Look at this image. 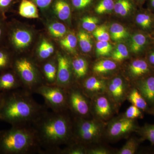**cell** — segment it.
I'll return each instance as SVG.
<instances>
[{
	"label": "cell",
	"instance_id": "44dd1931",
	"mask_svg": "<svg viewBox=\"0 0 154 154\" xmlns=\"http://www.w3.org/2000/svg\"><path fill=\"white\" fill-rule=\"evenodd\" d=\"M117 67L116 63L113 61L104 60L99 61L94 65L93 71L99 75L106 74L114 70Z\"/></svg>",
	"mask_w": 154,
	"mask_h": 154
},
{
	"label": "cell",
	"instance_id": "d590c367",
	"mask_svg": "<svg viewBox=\"0 0 154 154\" xmlns=\"http://www.w3.org/2000/svg\"><path fill=\"white\" fill-rule=\"evenodd\" d=\"M114 5L113 0H102L96 6L95 11L98 14H105L113 10Z\"/></svg>",
	"mask_w": 154,
	"mask_h": 154
},
{
	"label": "cell",
	"instance_id": "836d02e7",
	"mask_svg": "<svg viewBox=\"0 0 154 154\" xmlns=\"http://www.w3.org/2000/svg\"><path fill=\"white\" fill-rule=\"evenodd\" d=\"M128 56L127 48L124 44H119L117 48L112 53V58L118 62L122 61L126 59Z\"/></svg>",
	"mask_w": 154,
	"mask_h": 154
},
{
	"label": "cell",
	"instance_id": "74e56055",
	"mask_svg": "<svg viewBox=\"0 0 154 154\" xmlns=\"http://www.w3.org/2000/svg\"><path fill=\"white\" fill-rule=\"evenodd\" d=\"M99 20L96 17H84L82 20L83 28L87 31H94L97 28Z\"/></svg>",
	"mask_w": 154,
	"mask_h": 154
},
{
	"label": "cell",
	"instance_id": "f546056e",
	"mask_svg": "<svg viewBox=\"0 0 154 154\" xmlns=\"http://www.w3.org/2000/svg\"><path fill=\"white\" fill-rule=\"evenodd\" d=\"M139 145V141L137 139L134 138H131L126 142L125 144L119 151L117 154H134L137 150Z\"/></svg>",
	"mask_w": 154,
	"mask_h": 154
},
{
	"label": "cell",
	"instance_id": "9a60e30c",
	"mask_svg": "<svg viewBox=\"0 0 154 154\" xmlns=\"http://www.w3.org/2000/svg\"><path fill=\"white\" fill-rule=\"evenodd\" d=\"M136 88L139 91L149 106H154V75H151L137 80Z\"/></svg>",
	"mask_w": 154,
	"mask_h": 154
},
{
	"label": "cell",
	"instance_id": "30bf717a",
	"mask_svg": "<svg viewBox=\"0 0 154 154\" xmlns=\"http://www.w3.org/2000/svg\"><path fill=\"white\" fill-rule=\"evenodd\" d=\"M128 91V87L120 77L113 78L107 83L106 93L116 107L120 106L124 102L127 97Z\"/></svg>",
	"mask_w": 154,
	"mask_h": 154
},
{
	"label": "cell",
	"instance_id": "60d3db41",
	"mask_svg": "<svg viewBox=\"0 0 154 154\" xmlns=\"http://www.w3.org/2000/svg\"><path fill=\"white\" fill-rule=\"evenodd\" d=\"M110 152L103 147L89 148L87 147V154H108Z\"/></svg>",
	"mask_w": 154,
	"mask_h": 154
},
{
	"label": "cell",
	"instance_id": "b9f144b4",
	"mask_svg": "<svg viewBox=\"0 0 154 154\" xmlns=\"http://www.w3.org/2000/svg\"><path fill=\"white\" fill-rule=\"evenodd\" d=\"M93 0H72L73 5L76 8H84L89 5Z\"/></svg>",
	"mask_w": 154,
	"mask_h": 154
},
{
	"label": "cell",
	"instance_id": "f907efd6",
	"mask_svg": "<svg viewBox=\"0 0 154 154\" xmlns=\"http://www.w3.org/2000/svg\"><path fill=\"white\" fill-rule=\"evenodd\" d=\"M152 41H153V42L154 43V36L153 37V38H152Z\"/></svg>",
	"mask_w": 154,
	"mask_h": 154
},
{
	"label": "cell",
	"instance_id": "52a82bcc",
	"mask_svg": "<svg viewBox=\"0 0 154 154\" xmlns=\"http://www.w3.org/2000/svg\"><path fill=\"white\" fill-rule=\"evenodd\" d=\"M68 110L74 118H89L91 113V102L78 84H74L66 89Z\"/></svg>",
	"mask_w": 154,
	"mask_h": 154
},
{
	"label": "cell",
	"instance_id": "8992f818",
	"mask_svg": "<svg viewBox=\"0 0 154 154\" xmlns=\"http://www.w3.org/2000/svg\"><path fill=\"white\" fill-rule=\"evenodd\" d=\"M34 94L43 97L45 106L55 112L68 110L66 89L56 85L43 84L35 90Z\"/></svg>",
	"mask_w": 154,
	"mask_h": 154
},
{
	"label": "cell",
	"instance_id": "484cf974",
	"mask_svg": "<svg viewBox=\"0 0 154 154\" xmlns=\"http://www.w3.org/2000/svg\"><path fill=\"white\" fill-rule=\"evenodd\" d=\"M39 59L45 60L49 58L54 52V48L52 44L45 39H43L38 51Z\"/></svg>",
	"mask_w": 154,
	"mask_h": 154
},
{
	"label": "cell",
	"instance_id": "277c9868",
	"mask_svg": "<svg viewBox=\"0 0 154 154\" xmlns=\"http://www.w3.org/2000/svg\"><path fill=\"white\" fill-rule=\"evenodd\" d=\"M103 127L102 122L94 119L74 118L72 143L88 147L90 144L99 140L103 131Z\"/></svg>",
	"mask_w": 154,
	"mask_h": 154
},
{
	"label": "cell",
	"instance_id": "d6a6232c",
	"mask_svg": "<svg viewBox=\"0 0 154 154\" xmlns=\"http://www.w3.org/2000/svg\"><path fill=\"white\" fill-rule=\"evenodd\" d=\"M60 43L67 50L73 52L77 46V37L73 33H70L60 40Z\"/></svg>",
	"mask_w": 154,
	"mask_h": 154
},
{
	"label": "cell",
	"instance_id": "3957f363",
	"mask_svg": "<svg viewBox=\"0 0 154 154\" xmlns=\"http://www.w3.org/2000/svg\"><path fill=\"white\" fill-rule=\"evenodd\" d=\"M38 153L41 149L31 125L12 126L0 131V154Z\"/></svg>",
	"mask_w": 154,
	"mask_h": 154
},
{
	"label": "cell",
	"instance_id": "7bdbcfd3",
	"mask_svg": "<svg viewBox=\"0 0 154 154\" xmlns=\"http://www.w3.org/2000/svg\"><path fill=\"white\" fill-rule=\"evenodd\" d=\"M14 0H0V13H4L9 8Z\"/></svg>",
	"mask_w": 154,
	"mask_h": 154
},
{
	"label": "cell",
	"instance_id": "681fc988",
	"mask_svg": "<svg viewBox=\"0 0 154 154\" xmlns=\"http://www.w3.org/2000/svg\"><path fill=\"white\" fill-rule=\"evenodd\" d=\"M3 93H0V104H1V101H2V98Z\"/></svg>",
	"mask_w": 154,
	"mask_h": 154
},
{
	"label": "cell",
	"instance_id": "4fadbf2b",
	"mask_svg": "<svg viewBox=\"0 0 154 154\" xmlns=\"http://www.w3.org/2000/svg\"><path fill=\"white\" fill-rule=\"evenodd\" d=\"M10 32L9 42L17 50L28 47L32 41V34L28 30L15 28Z\"/></svg>",
	"mask_w": 154,
	"mask_h": 154
},
{
	"label": "cell",
	"instance_id": "4dcf8cb0",
	"mask_svg": "<svg viewBox=\"0 0 154 154\" xmlns=\"http://www.w3.org/2000/svg\"><path fill=\"white\" fill-rule=\"evenodd\" d=\"M132 8V5L128 0H118L114 5V10L116 14L122 17L126 16Z\"/></svg>",
	"mask_w": 154,
	"mask_h": 154
},
{
	"label": "cell",
	"instance_id": "ab89813d",
	"mask_svg": "<svg viewBox=\"0 0 154 154\" xmlns=\"http://www.w3.org/2000/svg\"><path fill=\"white\" fill-rule=\"evenodd\" d=\"M93 34L99 41H108L110 39V35L105 26H99L96 28L94 30Z\"/></svg>",
	"mask_w": 154,
	"mask_h": 154
},
{
	"label": "cell",
	"instance_id": "7dc6e473",
	"mask_svg": "<svg viewBox=\"0 0 154 154\" xmlns=\"http://www.w3.org/2000/svg\"><path fill=\"white\" fill-rule=\"evenodd\" d=\"M148 112L149 113H151L152 115L154 116V106L151 107L150 108H149Z\"/></svg>",
	"mask_w": 154,
	"mask_h": 154
},
{
	"label": "cell",
	"instance_id": "d4e9b609",
	"mask_svg": "<svg viewBox=\"0 0 154 154\" xmlns=\"http://www.w3.org/2000/svg\"><path fill=\"white\" fill-rule=\"evenodd\" d=\"M87 147L81 144L72 143L66 147L61 148L57 154H87Z\"/></svg>",
	"mask_w": 154,
	"mask_h": 154
},
{
	"label": "cell",
	"instance_id": "ee69618b",
	"mask_svg": "<svg viewBox=\"0 0 154 154\" xmlns=\"http://www.w3.org/2000/svg\"><path fill=\"white\" fill-rule=\"evenodd\" d=\"M36 5L41 8H45L50 5L52 0H34Z\"/></svg>",
	"mask_w": 154,
	"mask_h": 154
},
{
	"label": "cell",
	"instance_id": "c3c4849f",
	"mask_svg": "<svg viewBox=\"0 0 154 154\" xmlns=\"http://www.w3.org/2000/svg\"><path fill=\"white\" fill-rule=\"evenodd\" d=\"M151 1V5L152 7L154 8V0H150Z\"/></svg>",
	"mask_w": 154,
	"mask_h": 154
},
{
	"label": "cell",
	"instance_id": "7402d4cb",
	"mask_svg": "<svg viewBox=\"0 0 154 154\" xmlns=\"http://www.w3.org/2000/svg\"><path fill=\"white\" fill-rule=\"evenodd\" d=\"M147 37L143 33H138L133 36L131 48L133 52L138 54L141 52L147 44Z\"/></svg>",
	"mask_w": 154,
	"mask_h": 154
},
{
	"label": "cell",
	"instance_id": "7c38bea8",
	"mask_svg": "<svg viewBox=\"0 0 154 154\" xmlns=\"http://www.w3.org/2000/svg\"><path fill=\"white\" fill-rule=\"evenodd\" d=\"M79 85L84 94L92 99L94 96L106 93L107 83L104 80L91 76L84 80Z\"/></svg>",
	"mask_w": 154,
	"mask_h": 154
},
{
	"label": "cell",
	"instance_id": "e0dca14e",
	"mask_svg": "<svg viewBox=\"0 0 154 154\" xmlns=\"http://www.w3.org/2000/svg\"><path fill=\"white\" fill-rule=\"evenodd\" d=\"M42 71L45 84L55 85L57 77V60L56 62L49 61L43 64Z\"/></svg>",
	"mask_w": 154,
	"mask_h": 154
},
{
	"label": "cell",
	"instance_id": "d6986e66",
	"mask_svg": "<svg viewBox=\"0 0 154 154\" xmlns=\"http://www.w3.org/2000/svg\"><path fill=\"white\" fill-rule=\"evenodd\" d=\"M127 98L133 105L136 106L142 111H148L149 108L147 102L135 87L129 91Z\"/></svg>",
	"mask_w": 154,
	"mask_h": 154
},
{
	"label": "cell",
	"instance_id": "8fae6325",
	"mask_svg": "<svg viewBox=\"0 0 154 154\" xmlns=\"http://www.w3.org/2000/svg\"><path fill=\"white\" fill-rule=\"evenodd\" d=\"M57 72L55 85L67 89L74 83L72 79L71 62L65 55H58Z\"/></svg>",
	"mask_w": 154,
	"mask_h": 154
},
{
	"label": "cell",
	"instance_id": "5bb4252c",
	"mask_svg": "<svg viewBox=\"0 0 154 154\" xmlns=\"http://www.w3.org/2000/svg\"><path fill=\"white\" fill-rule=\"evenodd\" d=\"M22 88V83L13 69L0 72V93H5Z\"/></svg>",
	"mask_w": 154,
	"mask_h": 154
},
{
	"label": "cell",
	"instance_id": "5b68a950",
	"mask_svg": "<svg viewBox=\"0 0 154 154\" xmlns=\"http://www.w3.org/2000/svg\"><path fill=\"white\" fill-rule=\"evenodd\" d=\"M12 69L19 77L22 88L32 94H34L38 87L45 84L44 80L39 75L36 66L27 58L14 60Z\"/></svg>",
	"mask_w": 154,
	"mask_h": 154
},
{
	"label": "cell",
	"instance_id": "f35d334b",
	"mask_svg": "<svg viewBox=\"0 0 154 154\" xmlns=\"http://www.w3.org/2000/svg\"><path fill=\"white\" fill-rule=\"evenodd\" d=\"M123 116L129 119H135L143 118L142 110L134 105L130 106L125 111Z\"/></svg>",
	"mask_w": 154,
	"mask_h": 154
},
{
	"label": "cell",
	"instance_id": "ac0fdd59",
	"mask_svg": "<svg viewBox=\"0 0 154 154\" xmlns=\"http://www.w3.org/2000/svg\"><path fill=\"white\" fill-rule=\"evenodd\" d=\"M72 71L78 81L82 80L88 73V65L87 60L82 57L74 59L71 62Z\"/></svg>",
	"mask_w": 154,
	"mask_h": 154
},
{
	"label": "cell",
	"instance_id": "ba28073f",
	"mask_svg": "<svg viewBox=\"0 0 154 154\" xmlns=\"http://www.w3.org/2000/svg\"><path fill=\"white\" fill-rule=\"evenodd\" d=\"M134 119L123 116L111 120L107 125V135L111 140L121 139L138 130Z\"/></svg>",
	"mask_w": 154,
	"mask_h": 154
},
{
	"label": "cell",
	"instance_id": "f6af8a7d",
	"mask_svg": "<svg viewBox=\"0 0 154 154\" xmlns=\"http://www.w3.org/2000/svg\"><path fill=\"white\" fill-rule=\"evenodd\" d=\"M146 60L152 66L154 67V51L150 52Z\"/></svg>",
	"mask_w": 154,
	"mask_h": 154
},
{
	"label": "cell",
	"instance_id": "2e32d148",
	"mask_svg": "<svg viewBox=\"0 0 154 154\" xmlns=\"http://www.w3.org/2000/svg\"><path fill=\"white\" fill-rule=\"evenodd\" d=\"M130 73L132 78L138 80L151 75L152 66L143 59H137L129 66Z\"/></svg>",
	"mask_w": 154,
	"mask_h": 154
},
{
	"label": "cell",
	"instance_id": "f1b7e54d",
	"mask_svg": "<svg viewBox=\"0 0 154 154\" xmlns=\"http://www.w3.org/2000/svg\"><path fill=\"white\" fill-rule=\"evenodd\" d=\"M80 46L83 52H90L93 47V44L90 35L85 31H81L78 34Z\"/></svg>",
	"mask_w": 154,
	"mask_h": 154
},
{
	"label": "cell",
	"instance_id": "ffe728a7",
	"mask_svg": "<svg viewBox=\"0 0 154 154\" xmlns=\"http://www.w3.org/2000/svg\"><path fill=\"white\" fill-rule=\"evenodd\" d=\"M19 14L22 17L29 19L38 18V10L35 5L28 0H22L19 8Z\"/></svg>",
	"mask_w": 154,
	"mask_h": 154
},
{
	"label": "cell",
	"instance_id": "e575fe53",
	"mask_svg": "<svg viewBox=\"0 0 154 154\" xmlns=\"http://www.w3.org/2000/svg\"><path fill=\"white\" fill-rule=\"evenodd\" d=\"M138 130L143 139L147 140L154 144V125H145Z\"/></svg>",
	"mask_w": 154,
	"mask_h": 154
},
{
	"label": "cell",
	"instance_id": "7a4b0ae2",
	"mask_svg": "<svg viewBox=\"0 0 154 154\" xmlns=\"http://www.w3.org/2000/svg\"><path fill=\"white\" fill-rule=\"evenodd\" d=\"M32 93L23 88L3 93L0 104V120L12 126L31 125L47 110L38 104Z\"/></svg>",
	"mask_w": 154,
	"mask_h": 154
},
{
	"label": "cell",
	"instance_id": "1f68e13d",
	"mask_svg": "<svg viewBox=\"0 0 154 154\" xmlns=\"http://www.w3.org/2000/svg\"><path fill=\"white\" fill-rule=\"evenodd\" d=\"M48 31L51 36L56 38L63 36L66 32L65 25L59 22H54L48 26Z\"/></svg>",
	"mask_w": 154,
	"mask_h": 154
},
{
	"label": "cell",
	"instance_id": "bcb514c9",
	"mask_svg": "<svg viewBox=\"0 0 154 154\" xmlns=\"http://www.w3.org/2000/svg\"><path fill=\"white\" fill-rule=\"evenodd\" d=\"M2 21L0 19V42L2 41L4 37V34H5V27H4V24Z\"/></svg>",
	"mask_w": 154,
	"mask_h": 154
},
{
	"label": "cell",
	"instance_id": "cb8c5ba5",
	"mask_svg": "<svg viewBox=\"0 0 154 154\" xmlns=\"http://www.w3.org/2000/svg\"><path fill=\"white\" fill-rule=\"evenodd\" d=\"M136 22L143 30H149L152 29L154 19L150 14L147 12L140 13L136 17Z\"/></svg>",
	"mask_w": 154,
	"mask_h": 154
},
{
	"label": "cell",
	"instance_id": "6da1fadb",
	"mask_svg": "<svg viewBox=\"0 0 154 154\" xmlns=\"http://www.w3.org/2000/svg\"><path fill=\"white\" fill-rule=\"evenodd\" d=\"M68 111L46 110L31 125L41 149L40 154H57L61 146L72 143L73 119Z\"/></svg>",
	"mask_w": 154,
	"mask_h": 154
},
{
	"label": "cell",
	"instance_id": "4316f807",
	"mask_svg": "<svg viewBox=\"0 0 154 154\" xmlns=\"http://www.w3.org/2000/svg\"><path fill=\"white\" fill-rule=\"evenodd\" d=\"M110 33L111 38L115 41L121 40L128 36L126 29L118 23H114L111 25Z\"/></svg>",
	"mask_w": 154,
	"mask_h": 154
},
{
	"label": "cell",
	"instance_id": "83f0119b",
	"mask_svg": "<svg viewBox=\"0 0 154 154\" xmlns=\"http://www.w3.org/2000/svg\"><path fill=\"white\" fill-rule=\"evenodd\" d=\"M14 61L10 53L0 48V72L12 68Z\"/></svg>",
	"mask_w": 154,
	"mask_h": 154
},
{
	"label": "cell",
	"instance_id": "603a6c76",
	"mask_svg": "<svg viewBox=\"0 0 154 154\" xmlns=\"http://www.w3.org/2000/svg\"><path fill=\"white\" fill-rule=\"evenodd\" d=\"M54 9L56 14L61 20H66L70 16L69 6L63 0H57L54 5Z\"/></svg>",
	"mask_w": 154,
	"mask_h": 154
},
{
	"label": "cell",
	"instance_id": "9c48e42d",
	"mask_svg": "<svg viewBox=\"0 0 154 154\" xmlns=\"http://www.w3.org/2000/svg\"><path fill=\"white\" fill-rule=\"evenodd\" d=\"M91 113L100 121L108 120L113 116L116 107L108 95L99 94L92 98Z\"/></svg>",
	"mask_w": 154,
	"mask_h": 154
},
{
	"label": "cell",
	"instance_id": "8d00e7d4",
	"mask_svg": "<svg viewBox=\"0 0 154 154\" xmlns=\"http://www.w3.org/2000/svg\"><path fill=\"white\" fill-rule=\"evenodd\" d=\"M96 47V53L101 56L109 55L112 50V45L108 41H98Z\"/></svg>",
	"mask_w": 154,
	"mask_h": 154
}]
</instances>
